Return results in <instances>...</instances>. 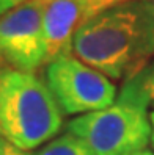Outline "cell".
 <instances>
[{"label":"cell","instance_id":"cell-1","mask_svg":"<svg viewBox=\"0 0 154 155\" xmlns=\"http://www.w3.org/2000/svg\"><path fill=\"white\" fill-rule=\"evenodd\" d=\"M72 52L113 80L139 75L154 57L152 0H124L90 16L74 35Z\"/></svg>","mask_w":154,"mask_h":155},{"label":"cell","instance_id":"cell-2","mask_svg":"<svg viewBox=\"0 0 154 155\" xmlns=\"http://www.w3.org/2000/svg\"><path fill=\"white\" fill-rule=\"evenodd\" d=\"M63 113L47 85L32 72L0 71V136L22 150L52 140Z\"/></svg>","mask_w":154,"mask_h":155},{"label":"cell","instance_id":"cell-3","mask_svg":"<svg viewBox=\"0 0 154 155\" xmlns=\"http://www.w3.org/2000/svg\"><path fill=\"white\" fill-rule=\"evenodd\" d=\"M148 108L146 97L131 78L110 107L71 119L66 132L82 140L94 155H132L151 143Z\"/></svg>","mask_w":154,"mask_h":155},{"label":"cell","instance_id":"cell-4","mask_svg":"<svg viewBox=\"0 0 154 155\" xmlns=\"http://www.w3.org/2000/svg\"><path fill=\"white\" fill-rule=\"evenodd\" d=\"M46 85L63 114L104 110L116 100V88L108 77L72 55L49 63Z\"/></svg>","mask_w":154,"mask_h":155},{"label":"cell","instance_id":"cell-5","mask_svg":"<svg viewBox=\"0 0 154 155\" xmlns=\"http://www.w3.org/2000/svg\"><path fill=\"white\" fill-rule=\"evenodd\" d=\"M44 5L46 0H29L0 16V57L16 71L33 74L46 61Z\"/></svg>","mask_w":154,"mask_h":155},{"label":"cell","instance_id":"cell-6","mask_svg":"<svg viewBox=\"0 0 154 155\" xmlns=\"http://www.w3.org/2000/svg\"><path fill=\"white\" fill-rule=\"evenodd\" d=\"M90 17L87 0H46L43 13L46 61L71 55L74 35Z\"/></svg>","mask_w":154,"mask_h":155},{"label":"cell","instance_id":"cell-7","mask_svg":"<svg viewBox=\"0 0 154 155\" xmlns=\"http://www.w3.org/2000/svg\"><path fill=\"white\" fill-rule=\"evenodd\" d=\"M33 155H94L88 146L77 136L65 133L49 141L44 147L36 150Z\"/></svg>","mask_w":154,"mask_h":155},{"label":"cell","instance_id":"cell-8","mask_svg":"<svg viewBox=\"0 0 154 155\" xmlns=\"http://www.w3.org/2000/svg\"><path fill=\"white\" fill-rule=\"evenodd\" d=\"M135 83L139 85L142 93L146 97L149 107L154 110V60L145 68L139 75L134 77Z\"/></svg>","mask_w":154,"mask_h":155},{"label":"cell","instance_id":"cell-9","mask_svg":"<svg viewBox=\"0 0 154 155\" xmlns=\"http://www.w3.org/2000/svg\"><path fill=\"white\" fill-rule=\"evenodd\" d=\"M120 2H124V0H87L90 16H93L94 13L104 10V8H107V6H112L115 3H120Z\"/></svg>","mask_w":154,"mask_h":155},{"label":"cell","instance_id":"cell-10","mask_svg":"<svg viewBox=\"0 0 154 155\" xmlns=\"http://www.w3.org/2000/svg\"><path fill=\"white\" fill-rule=\"evenodd\" d=\"M0 155H30V153H27L25 150L16 147L14 144L6 141L3 136H0Z\"/></svg>","mask_w":154,"mask_h":155},{"label":"cell","instance_id":"cell-11","mask_svg":"<svg viewBox=\"0 0 154 155\" xmlns=\"http://www.w3.org/2000/svg\"><path fill=\"white\" fill-rule=\"evenodd\" d=\"M25 2H29V0H0V16L6 14L8 11L14 10V8H17Z\"/></svg>","mask_w":154,"mask_h":155},{"label":"cell","instance_id":"cell-12","mask_svg":"<svg viewBox=\"0 0 154 155\" xmlns=\"http://www.w3.org/2000/svg\"><path fill=\"white\" fill-rule=\"evenodd\" d=\"M149 119H151V129H152V133H151V144L154 146V110L149 113Z\"/></svg>","mask_w":154,"mask_h":155},{"label":"cell","instance_id":"cell-13","mask_svg":"<svg viewBox=\"0 0 154 155\" xmlns=\"http://www.w3.org/2000/svg\"><path fill=\"white\" fill-rule=\"evenodd\" d=\"M132 155H154V152L149 150V149H145V150H140L137 153H132Z\"/></svg>","mask_w":154,"mask_h":155},{"label":"cell","instance_id":"cell-14","mask_svg":"<svg viewBox=\"0 0 154 155\" xmlns=\"http://www.w3.org/2000/svg\"><path fill=\"white\" fill-rule=\"evenodd\" d=\"M152 3H154V0H152Z\"/></svg>","mask_w":154,"mask_h":155}]
</instances>
